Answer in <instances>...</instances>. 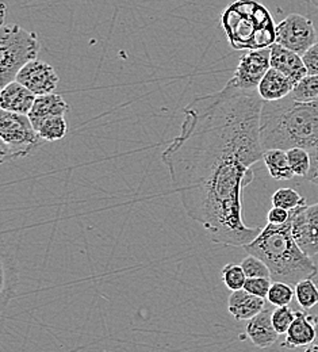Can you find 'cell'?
I'll list each match as a JSON object with an SVG mask.
<instances>
[{
  "instance_id": "cell-33",
  "label": "cell",
  "mask_w": 318,
  "mask_h": 352,
  "mask_svg": "<svg viewBox=\"0 0 318 352\" xmlns=\"http://www.w3.org/2000/svg\"><path fill=\"white\" fill-rule=\"evenodd\" d=\"M312 1V4L315 6V7H317L318 8V0H310Z\"/></svg>"
},
{
  "instance_id": "cell-16",
  "label": "cell",
  "mask_w": 318,
  "mask_h": 352,
  "mask_svg": "<svg viewBox=\"0 0 318 352\" xmlns=\"http://www.w3.org/2000/svg\"><path fill=\"white\" fill-rule=\"evenodd\" d=\"M295 85L282 72L270 68L262 79L258 92L264 102H275L291 95Z\"/></svg>"
},
{
  "instance_id": "cell-9",
  "label": "cell",
  "mask_w": 318,
  "mask_h": 352,
  "mask_svg": "<svg viewBox=\"0 0 318 352\" xmlns=\"http://www.w3.org/2000/svg\"><path fill=\"white\" fill-rule=\"evenodd\" d=\"M16 82L29 88L37 96L53 94L58 86V75L54 68L41 60H33L26 64L16 75Z\"/></svg>"
},
{
  "instance_id": "cell-29",
  "label": "cell",
  "mask_w": 318,
  "mask_h": 352,
  "mask_svg": "<svg viewBox=\"0 0 318 352\" xmlns=\"http://www.w3.org/2000/svg\"><path fill=\"white\" fill-rule=\"evenodd\" d=\"M290 214H291V212H288V210H284L277 206H273L267 214V221H269V223H273V225H283L290 220Z\"/></svg>"
},
{
  "instance_id": "cell-8",
  "label": "cell",
  "mask_w": 318,
  "mask_h": 352,
  "mask_svg": "<svg viewBox=\"0 0 318 352\" xmlns=\"http://www.w3.org/2000/svg\"><path fill=\"white\" fill-rule=\"evenodd\" d=\"M271 68V47L249 50L244 54L229 80L241 89H258L262 79Z\"/></svg>"
},
{
  "instance_id": "cell-23",
  "label": "cell",
  "mask_w": 318,
  "mask_h": 352,
  "mask_svg": "<svg viewBox=\"0 0 318 352\" xmlns=\"http://www.w3.org/2000/svg\"><path fill=\"white\" fill-rule=\"evenodd\" d=\"M295 297V290L290 283L273 282L269 292V302L273 307H288Z\"/></svg>"
},
{
  "instance_id": "cell-21",
  "label": "cell",
  "mask_w": 318,
  "mask_h": 352,
  "mask_svg": "<svg viewBox=\"0 0 318 352\" xmlns=\"http://www.w3.org/2000/svg\"><path fill=\"white\" fill-rule=\"evenodd\" d=\"M297 102L318 100V75H308L295 85L290 95Z\"/></svg>"
},
{
  "instance_id": "cell-12",
  "label": "cell",
  "mask_w": 318,
  "mask_h": 352,
  "mask_svg": "<svg viewBox=\"0 0 318 352\" xmlns=\"http://www.w3.org/2000/svg\"><path fill=\"white\" fill-rule=\"evenodd\" d=\"M245 333L253 346L259 349H269L273 346L280 336L273 324V310L264 308L258 316L248 320Z\"/></svg>"
},
{
  "instance_id": "cell-7",
  "label": "cell",
  "mask_w": 318,
  "mask_h": 352,
  "mask_svg": "<svg viewBox=\"0 0 318 352\" xmlns=\"http://www.w3.org/2000/svg\"><path fill=\"white\" fill-rule=\"evenodd\" d=\"M317 43V32L312 19L301 14H290L276 25V44L304 54Z\"/></svg>"
},
{
  "instance_id": "cell-28",
  "label": "cell",
  "mask_w": 318,
  "mask_h": 352,
  "mask_svg": "<svg viewBox=\"0 0 318 352\" xmlns=\"http://www.w3.org/2000/svg\"><path fill=\"white\" fill-rule=\"evenodd\" d=\"M302 60L308 69V75H318V43L302 54Z\"/></svg>"
},
{
  "instance_id": "cell-2",
  "label": "cell",
  "mask_w": 318,
  "mask_h": 352,
  "mask_svg": "<svg viewBox=\"0 0 318 352\" xmlns=\"http://www.w3.org/2000/svg\"><path fill=\"white\" fill-rule=\"evenodd\" d=\"M260 138L264 151L318 149V100L297 102L288 95L280 100L264 102Z\"/></svg>"
},
{
  "instance_id": "cell-32",
  "label": "cell",
  "mask_w": 318,
  "mask_h": 352,
  "mask_svg": "<svg viewBox=\"0 0 318 352\" xmlns=\"http://www.w3.org/2000/svg\"><path fill=\"white\" fill-rule=\"evenodd\" d=\"M315 322H316V340H315V344H318V314L315 316Z\"/></svg>"
},
{
  "instance_id": "cell-15",
  "label": "cell",
  "mask_w": 318,
  "mask_h": 352,
  "mask_svg": "<svg viewBox=\"0 0 318 352\" xmlns=\"http://www.w3.org/2000/svg\"><path fill=\"white\" fill-rule=\"evenodd\" d=\"M69 111V104L58 94H47L36 98V102L29 113V118L34 129L47 118L52 117H65Z\"/></svg>"
},
{
  "instance_id": "cell-31",
  "label": "cell",
  "mask_w": 318,
  "mask_h": 352,
  "mask_svg": "<svg viewBox=\"0 0 318 352\" xmlns=\"http://www.w3.org/2000/svg\"><path fill=\"white\" fill-rule=\"evenodd\" d=\"M304 352H318V344H312V346L306 347Z\"/></svg>"
},
{
  "instance_id": "cell-22",
  "label": "cell",
  "mask_w": 318,
  "mask_h": 352,
  "mask_svg": "<svg viewBox=\"0 0 318 352\" xmlns=\"http://www.w3.org/2000/svg\"><path fill=\"white\" fill-rule=\"evenodd\" d=\"M287 157L293 174L299 177H306L310 171V152L304 148H291L287 151Z\"/></svg>"
},
{
  "instance_id": "cell-24",
  "label": "cell",
  "mask_w": 318,
  "mask_h": 352,
  "mask_svg": "<svg viewBox=\"0 0 318 352\" xmlns=\"http://www.w3.org/2000/svg\"><path fill=\"white\" fill-rule=\"evenodd\" d=\"M247 279L241 264L229 263L223 268V282L231 292L244 289Z\"/></svg>"
},
{
  "instance_id": "cell-26",
  "label": "cell",
  "mask_w": 318,
  "mask_h": 352,
  "mask_svg": "<svg viewBox=\"0 0 318 352\" xmlns=\"http://www.w3.org/2000/svg\"><path fill=\"white\" fill-rule=\"evenodd\" d=\"M295 320V310L288 307H277L273 310V324L279 335H286L293 321Z\"/></svg>"
},
{
  "instance_id": "cell-6",
  "label": "cell",
  "mask_w": 318,
  "mask_h": 352,
  "mask_svg": "<svg viewBox=\"0 0 318 352\" xmlns=\"http://www.w3.org/2000/svg\"><path fill=\"white\" fill-rule=\"evenodd\" d=\"M0 140L3 163L29 156L44 142L29 116L5 110H0Z\"/></svg>"
},
{
  "instance_id": "cell-27",
  "label": "cell",
  "mask_w": 318,
  "mask_h": 352,
  "mask_svg": "<svg viewBox=\"0 0 318 352\" xmlns=\"http://www.w3.org/2000/svg\"><path fill=\"white\" fill-rule=\"evenodd\" d=\"M271 285H273L271 278H248L244 285V290H247L248 293L256 297L267 298Z\"/></svg>"
},
{
  "instance_id": "cell-10",
  "label": "cell",
  "mask_w": 318,
  "mask_h": 352,
  "mask_svg": "<svg viewBox=\"0 0 318 352\" xmlns=\"http://www.w3.org/2000/svg\"><path fill=\"white\" fill-rule=\"evenodd\" d=\"M271 68L282 72L294 85L308 76V69L304 64L302 56L279 44L271 46Z\"/></svg>"
},
{
  "instance_id": "cell-17",
  "label": "cell",
  "mask_w": 318,
  "mask_h": 352,
  "mask_svg": "<svg viewBox=\"0 0 318 352\" xmlns=\"http://www.w3.org/2000/svg\"><path fill=\"white\" fill-rule=\"evenodd\" d=\"M263 162L269 170V174L275 180H290L295 176L293 174V170L288 163L287 151H283V149L264 151Z\"/></svg>"
},
{
  "instance_id": "cell-11",
  "label": "cell",
  "mask_w": 318,
  "mask_h": 352,
  "mask_svg": "<svg viewBox=\"0 0 318 352\" xmlns=\"http://www.w3.org/2000/svg\"><path fill=\"white\" fill-rule=\"evenodd\" d=\"M316 340V322L315 316L305 311H295V320L286 332L282 347L284 349H301L315 344Z\"/></svg>"
},
{
  "instance_id": "cell-18",
  "label": "cell",
  "mask_w": 318,
  "mask_h": 352,
  "mask_svg": "<svg viewBox=\"0 0 318 352\" xmlns=\"http://www.w3.org/2000/svg\"><path fill=\"white\" fill-rule=\"evenodd\" d=\"M36 131L46 142L60 141L68 133V124L65 121V117H52L43 121L36 128Z\"/></svg>"
},
{
  "instance_id": "cell-3",
  "label": "cell",
  "mask_w": 318,
  "mask_h": 352,
  "mask_svg": "<svg viewBox=\"0 0 318 352\" xmlns=\"http://www.w3.org/2000/svg\"><path fill=\"white\" fill-rule=\"evenodd\" d=\"M248 254L258 256L269 265L273 282L297 285L298 282L315 278L317 264L306 255L293 234V220L283 225L267 223L258 237L242 247Z\"/></svg>"
},
{
  "instance_id": "cell-4",
  "label": "cell",
  "mask_w": 318,
  "mask_h": 352,
  "mask_svg": "<svg viewBox=\"0 0 318 352\" xmlns=\"http://www.w3.org/2000/svg\"><path fill=\"white\" fill-rule=\"evenodd\" d=\"M229 45L236 50H259L276 44L273 15L258 0H236L221 19Z\"/></svg>"
},
{
  "instance_id": "cell-5",
  "label": "cell",
  "mask_w": 318,
  "mask_h": 352,
  "mask_svg": "<svg viewBox=\"0 0 318 352\" xmlns=\"http://www.w3.org/2000/svg\"><path fill=\"white\" fill-rule=\"evenodd\" d=\"M41 44L36 33L19 25H3L0 29V87L16 79L19 71L37 60Z\"/></svg>"
},
{
  "instance_id": "cell-25",
  "label": "cell",
  "mask_w": 318,
  "mask_h": 352,
  "mask_svg": "<svg viewBox=\"0 0 318 352\" xmlns=\"http://www.w3.org/2000/svg\"><path fill=\"white\" fill-rule=\"evenodd\" d=\"M241 267L247 278H271L269 265L255 255L248 254V256L242 259Z\"/></svg>"
},
{
  "instance_id": "cell-34",
  "label": "cell",
  "mask_w": 318,
  "mask_h": 352,
  "mask_svg": "<svg viewBox=\"0 0 318 352\" xmlns=\"http://www.w3.org/2000/svg\"><path fill=\"white\" fill-rule=\"evenodd\" d=\"M315 208L318 210V204H315Z\"/></svg>"
},
{
  "instance_id": "cell-14",
  "label": "cell",
  "mask_w": 318,
  "mask_h": 352,
  "mask_svg": "<svg viewBox=\"0 0 318 352\" xmlns=\"http://www.w3.org/2000/svg\"><path fill=\"white\" fill-rule=\"evenodd\" d=\"M266 308V298L256 297L247 290L231 292L227 300V310L237 321H248Z\"/></svg>"
},
{
  "instance_id": "cell-13",
  "label": "cell",
  "mask_w": 318,
  "mask_h": 352,
  "mask_svg": "<svg viewBox=\"0 0 318 352\" xmlns=\"http://www.w3.org/2000/svg\"><path fill=\"white\" fill-rule=\"evenodd\" d=\"M37 95L27 87L14 80L1 88L0 92V107L1 110L29 116Z\"/></svg>"
},
{
  "instance_id": "cell-20",
  "label": "cell",
  "mask_w": 318,
  "mask_h": 352,
  "mask_svg": "<svg viewBox=\"0 0 318 352\" xmlns=\"http://www.w3.org/2000/svg\"><path fill=\"white\" fill-rule=\"evenodd\" d=\"M271 202H273V206L282 208L288 212H293L306 205V199L298 191L288 187L276 190L271 197Z\"/></svg>"
},
{
  "instance_id": "cell-30",
  "label": "cell",
  "mask_w": 318,
  "mask_h": 352,
  "mask_svg": "<svg viewBox=\"0 0 318 352\" xmlns=\"http://www.w3.org/2000/svg\"><path fill=\"white\" fill-rule=\"evenodd\" d=\"M310 159H312L310 171H309V174L306 175L305 179L318 186V149L310 151Z\"/></svg>"
},
{
  "instance_id": "cell-1",
  "label": "cell",
  "mask_w": 318,
  "mask_h": 352,
  "mask_svg": "<svg viewBox=\"0 0 318 352\" xmlns=\"http://www.w3.org/2000/svg\"><path fill=\"white\" fill-rule=\"evenodd\" d=\"M263 103L258 89L230 82L198 96L184 109L181 133L161 153L187 216L220 245L244 247L262 230L242 219V192L255 177L252 166L264 155Z\"/></svg>"
},
{
  "instance_id": "cell-19",
  "label": "cell",
  "mask_w": 318,
  "mask_h": 352,
  "mask_svg": "<svg viewBox=\"0 0 318 352\" xmlns=\"http://www.w3.org/2000/svg\"><path fill=\"white\" fill-rule=\"evenodd\" d=\"M298 305L305 310H310L318 305V287L313 278L304 279L294 286Z\"/></svg>"
}]
</instances>
